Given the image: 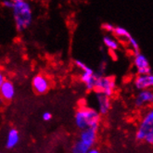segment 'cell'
I'll list each match as a JSON object with an SVG mask.
<instances>
[{
	"instance_id": "obj_1",
	"label": "cell",
	"mask_w": 153,
	"mask_h": 153,
	"mask_svg": "<svg viewBox=\"0 0 153 153\" xmlns=\"http://www.w3.org/2000/svg\"><path fill=\"white\" fill-rule=\"evenodd\" d=\"M13 18L18 32L26 30L33 22L31 5L25 0H15L12 7Z\"/></svg>"
},
{
	"instance_id": "obj_2",
	"label": "cell",
	"mask_w": 153,
	"mask_h": 153,
	"mask_svg": "<svg viewBox=\"0 0 153 153\" xmlns=\"http://www.w3.org/2000/svg\"><path fill=\"white\" fill-rule=\"evenodd\" d=\"M74 119L76 126L81 130L87 128H98L100 114L92 108L81 107L76 111Z\"/></svg>"
},
{
	"instance_id": "obj_3",
	"label": "cell",
	"mask_w": 153,
	"mask_h": 153,
	"mask_svg": "<svg viewBox=\"0 0 153 153\" xmlns=\"http://www.w3.org/2000/svg\"><path fill=\"white\" fill-rule=\"evenodd\" d=\"M116 86L115 79L111 76H104L101 73H95V87L94 91L96 93H100L110 97Z\"/></svg>"
},
{
	"instance_id": "obj_4",
	"label": "cell",
	"mask_w": 153,
	"mask_h": 153,
	"mask_svg": "<svg viewBox=\"0 0 153 153\" xmlns=\"http://www.w3.org/2000/svg\"><path fill=\"white\" fill-rule=\"evenodd\" d=\"M153 131V111L149 110L146 115L143 117L138 130L136 134V138L137 141H143L146 134Z\"/></svg>"
},
{
	"instance_id": "obj_5",
	"label": "cell",
	"mask_w": 153,
	"mask_h": 153,
	"mask_svg": "<svg viewBox=\"0 0 153 153\" xmlns=\"http://www.w3.org/2000/svg\"><path fill=\"white\" fill-rule=\"evenodd\" d=\"M134 67L137 68L138 75H144V74H151V68L149 65V59L145 55L140 52L137 55H134Z\"/></svg>"
},
{
	"instance_id": "obj_6",
	"label": "cell",
	"mask_w": 153,
	"mask_h": 153,
	"mask_svg": "<svg viewBox=\"0 0 153 153\" xmlns=\"http://www.w3.org/2000/svg\"><path fill=\"white\" fill-rule=\"evenodd\" d=\"M33 88L36 94L39 95L45 94L50 88V82L45 75L37 74L33 79Z\"/></svg>"
},
{
	"instance_id": "obj_7",
	"label": "cell",
	"mask_w": 153,
	"mask_h": 153,
	"mask_svg": "<svg viewBox=\"0 0 153 153\" xmlns=\"http://www.w3.org/2000/svg\"><path fill=\"white\" fill-rule=\"evenodd\" d=\"M97 128H87L82 130L80 134L79 140L83 144H85V146H87L89 149H92L97 141Z\"/></svg>"
},
{
	"instance_id": "obj_8",
	"label": "cell",
	"mask_w": 153,
	"mask_h": 153,
	"mask_svg": "<svg viewBox=\"0 0 153 153\" xmlns=\"http://www.w3.org/2000/svg\"><path fill=\"white\" fill-rule=\"evenodd\" d=\"M134 86L137 89L143 91V90H148L153 85V75L151 74H144L137 75L134 79Z\"/></svg>"
},
{
	"instance_id": "obj_9",
	"label": "cell",
	"mask_w": 153,
	"mask_h": 153,
	"mask_svg": "<svg viewBox=\"0 0 153 153\" xmlns=\"http://www.w3.org/2000/svg\"><path fill=\"white\" fill-rule=\"evenodd\" d=\"M0 96L6 101H11L15 97V86L11 81L6 80L0 87Z\"/></svg>"
},
{
	"instance_id": "obj_10",
	"label": "cell",
	"mask_w": 153,
	"mask_h": 153,
	"mask_svg": "<svg viewBox=\"0 0 153 153\" xmlns=\"http://www.w3.org/2000/svg\"><path fill=\"white\" fill-rule=\"evenodd\" d=\"M96 98H97V108H98L97 112L100 114H102V115H106L111 110L110 97H106L103 94L97 93Z\"/></svg>"
},
{
	"instance_id": "obj_11",
	"label": "cell",
	"mask_w": 153,
	"mask_h": 153,
	"mask_svg": "<svg viewBox=\"0 0 153 153\" xmlns=\"http://www.w3.org/2000/svg\"><path fill=\"white\" fill-rule=\"evenodd\" d=\"M153 101V93L150 89L143 90L140 91L134 100V105L137 107H142L148 103H151Z\"/></svg>"
},
{
	"instance_id": "obj_12",
	"label": "cell",
	"mask_w": 153,
	"mask_h": 153,
	"mask_svg": "<svg viewBox=\"0 0 153 153\" xmlns=\"http://www.w3.org/2000/svg\"><path fill=\"white\" fill-rule=\"evenodd\" d=\"M19 141H20V134H19L18 130L10 129L7 134V137L6 147L7 149H13L18 145Z\"/></svg>"
},
{
	"instance_id": "obj_13",
	"label": "cell",
	"mask_w": 153,
	"mask_h": 153,
	"mask_svg": "<svg viewBox=\"0 0 153 153\" xmlns=\"http://www.w3.org/2000/svg\"><path fill=\"white\" fill-rule=\"evenodd\" d=\"M81 81L85 85L87 90L92 91L95 87V73L94 74L83 73L82 75H81Z\"/></svg>"
},
{
	"instance_id": "obj_14",
	"label": "cell",
	"mask_w": 153,
	"mask_h": 153,
	"mask_svg": "<svg viewBox=\"0 0 153 153\" xmlns=\"http://www.w3.org/2000/svg\"><path fill=\"white\" fill-rule=\"evenodd\" d=\"M103 42H104V45L109 48L110 50H112V51H115L119 48L120 45H119V42L117 41L115 38H113L111 35H105L103 37Z\"/></svg>"
},
{
	"instance_id": "obj_15",
	"label": "cell",
	"mask_w": 153,
	"mask_h": 153,
	"mask_svg": "<svg viewBox=\"0 0 153 153\" xmlns=\"http://www.w3.org/2000/svg\"><path fill=\"white\" fill-rule=\"evenodd\" d=\"M89 149H90L87 146H85L78 139L71 148V153H87Z\"/></svg>"
},
{
	"instance_id": "obj_16",
	"label": "cell",
	"mask_w": 153,
	"mask_h": 153,
	"mask_svg": "<svg viewBox=\"0 0 153 153\" xmlns=\"http://www.w3.org/2000/svg\"><path fill=\"white\" fill-rule=\"evenodd\" d=\"M113 33L116 35L117 37L122 38V39H125V40H126L131 35L130 33L126 29L123 28V27H120V26L115 27L114 31H113Z\"/></svg>"
},
{
	"instance_id": "obj_17",
	"label": "cell",
	"mask_w": 153,
	"mask_h": 153,
	"mask_svg": "<svg viewBox=\"0 0 153 153\" xmlns=\"http://www.w3.org/2000/svg\"><path fill=\"white\" fill-rule=\"evenodd\" d=\"M74 64L83 71V73H85V74H94L95 71L90 68L88 67L85 63H84V62L82 60H79V59H75L74 60Z\"/></svg>"
},
{
	"instance_id": "obj_18",
	"label": "cell",
	"mask_w": 153,
	"mask_h": 153,
	"mask_svg": "<svg viewBox=\"0 0 153 153\" xmlns=\"http://www.w3.org/2000/svg\"><path fill=\"white\" fill-rule=\"evenodd\" d=\"M126 40H127L128 44L131 46V48H132V49H133V51H134V55H137V54L140 53V50H139V45H138V43H137V41L136 38L133 37L132 35H130V36H129Z\"/></svg>"
},
{
	"instance_id": "obj_19",
	"label": "cell",
	"mask_w": 153,
	"mask_h": 153,
	"mask_svg": "<svg viewBox=\"0 0 153 153\" xmlns=\"http://www.w3.org/2000/svg\"><path fill=\"white\" fill-rule=\"evenodd\" d=\"M144 140H145L148 144H149V145H152V144H153V131L148 133L146 134L145 139H144Z\"/></svg>"
},
{
	"instance_id": "obj_20",
	"label": "cell",
	"mask_w": 153,
	"mask_h": 153,
	"mask_svg": "<svg viewBox=\"0 0 153 153\" xmlns=\"http://www.w3.org/2000/svg\"><path fill=\"white\" fill-rule=\"evenodd\" d=\"M102 27H103V29L105 31H107L108 33H113L114 28H115V27L112 24H111V23H104Z\"/></svg>"
},
{
	"instance_id": "obj_21",
	"label": "cell",
	"mask_w": 153,
	"mask_h": 153,
	"mask_svg": "<svg viewBox=\"0 0 153 153\" xmlns=\"http://www.w3.org/2000/svg\"><path fill=\"white\" fill-rule=\"evenodd\" d=\"M2 5L5 7H7V8H10V10H12L13 5H14V1H11V0H3Z\"/></svg>"
},
{
	"instance_id": "obj_22",
	"label": "cell",
	"mask_w": 153,
	"mask_h": 153,
	"mask_svg": "<svg viewBox=\"0 0 153 153\" xmlns=\"http://www.w3.org/2000/svg\"><path fill=\"white\" fill-rule=\"evenodd\" d=\"M52 119V115H51V113L50 112H44L43 113V120L45 121V122H48V121H50Z\"/></svg>"
},
{
	"instance_id": "obj_23",
	"label": "cell",
	"mask_w": 153,
	"mask_h": 153,
	"mask_svg": "<svg viewBox=\"0 0 153 153\" xmlns=\"http://www.w3.org/2000/svg\"><path fill=\"white\" fill-rule=\"evenodd\" d=\"M5 81H6V78H5L2 71H0V87H1V85H3V83L5 82Z\"/></svg>"
},
{
	"instance_id": "obj_24",
	"label": "cell",
	"mask_w": 153,
	"mask_h": 153,
	"mask_svg": "<svg viewBox=\"0 0 153 153\" xmlns=\"http://www.w3.org/2000/svg\"><path fill=\"white\" fill-rule=\"evenodd\" d=\"M87 153H100V152L96 149H90Z\"/></svg>"
}]
</instances>
